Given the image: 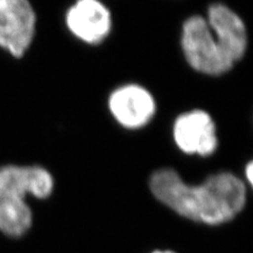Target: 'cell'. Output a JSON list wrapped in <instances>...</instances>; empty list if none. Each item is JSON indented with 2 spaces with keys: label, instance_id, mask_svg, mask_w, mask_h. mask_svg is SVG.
Listing matches in <instances>:
<instances>
[{
  "label": "cell",
  "instance_id": "cell-8",
  "mask_svg": "<svg viewBox=\"0 0 253 253\" xmlns=\"http://www.w3.org/2000/svg\"><path fill=\"white\" fill-rule=\"evenodd\" d=\"M208 25L221 49L234 63L243 58L247 50V30L243 19L223 3H213L207 13Z\"/></svg>",
  "mask_w": 253,
  "mask_h": 253
},
{
  "label": "cell",
  "instance_id": "cell-3",
  "mask_svg": "<svg viewBox=\"0 0 253 253\" xmlns=\"http://www.w3.org/2000/svg\"><path fill=\"white\" fill-rule=\"evenodd\" d=\"M180 43L190 67L200 73L218 76L234 65L203 16H191L184 22Z\"/></svg>",
  "mask_w": 253,
  "mask_h": 253
},
{
  "label": "cell",
  "instance_id": "cell-7",
  "mask_svg": "<svg viewBox=\"0 0 253 253\" xmlns=\"http://www.w3.org/2000/svg\"><path fill=\"white\" fill-rule=\"evenodd\" d=\"M66 22L71 33L90 44L104 42L112 28L111 13L99 0H76L67 12Z\"/></svg>",
  "mask_w": 253,
  "mask_h": 253
},
{
  "label": "cell",
  "instance_id": "cell-4",
  "mask_svg": "<svg viewBox=\"0 0 253 253\" xmlns=\"http://www.w3.org/2000/svg\"><path fill=\"white\" fill-rule=\"evenodd\" d=\"M36 21L30 0H0V49L22 57L34 41Z\"/></svg>",
  "mask_w": 253,
  "mask_h": 253
},
{
  "label": "cell",
  "instance_id": "cell-9",
  "mask_svg": "<svg viewBox=\"0 0 253 253\" xmlns=\"http://www.w3.org/2000/svg\"><path fill=\"white\" fill-rule=\"evenodd\" d=\"M245 175H246V179L250 185L253 184V165L252 162H249L245 168Z\"/></svg>",
  "mask_w": 253,
  "mask_h": 253
},
{
  "label": "cell",
  "instance_id": "cell-1",
  "mask_svg": "<svg viewBox=\"0 0 253 253\" xmlns=\"http://www.w3.org/2000/svg\"><path fill=\"white\" fill-rule=\"evenodd\" d=\"M149 186L156 199L177 214L210 226L233 219L247 201L244 181L230 172L213 174L193 186L173 169H161L150 177Z\"/></svg>",
  "mask_w": 253,
  "mask_h": 253
},
{
  "label": "cell",
  "instance_id": "cell-2",
  "mask_svg": "<svg viewBox=\"0 0 253 253\" xmlns=\"http://www.w3.org/2000/svg\"><path fill=\"white\" fill-rule=\"evenodd\" d=\"M52 174L41 166L4 165L0 167V231L10 237L25 235L33 214L27 203L29 195L38 200L51 196Z\"/></svg>",
  "mask_w": 253,
  "mask_h": 253
},
{
  "label": "cell",
  "instance_id": "cell-10",
  "mask_svg": "<svg viewBox=\"0 0 253 253\" xmlns=\"http://www.w3.org/2000/svg\"><path fill=\"white\" fill-rule=\"evenodd\" d=\"M152 253H175V252L170 251V250H166V251H162V250H156V251H153Z\"/></svg>",
  "mask_w": 253,
  "mask_h": 253
},
{
  "label": "cell",
  "instance_id": "cell-6",
  "mask_svg": "<svg viewBox=\"0 0 253 253\" xmlns=\"http://www.w3.org/2000/svg\"><path fill=\"white\" fill-rule=\"evenodd\" d=\"M109 109L116 122L128 129H138L152 120L156 104L153 95L138 84H125L111 93Z\"/></svg>",
  "mask_w": 253,
  "mask_h": 253
},
{
  "label": "cell",
  "instance_id": "cell-5",
  "mask_svg": "<svg viewBox=\"0 0 253 253\" xmlns=\"http://www.w3.org/2000/svg\"><path fill=\"white\" fill-rule=\"evenodd\" d=\"M173 138L186 154L210 156L218 146L215 124L204 110H192L179 115L173 125Z\"/></svg>",
  "mask_w": 253,
  "mask_h": 253
}]
</instances>
